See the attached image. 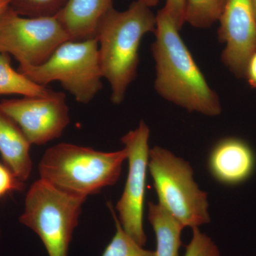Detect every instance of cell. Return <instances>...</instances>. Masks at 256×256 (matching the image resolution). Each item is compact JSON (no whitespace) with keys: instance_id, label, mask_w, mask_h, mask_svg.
<instances>
[{"instance_id":"obj_1","label":"cell","mask_w":256,"mask_h":256,"mask_svg":"<svg viewBox=\"0 0 256 256\" xmlns=\"http://www.w3.org/2000/svg\"><path fill=\"white\" fill-rule=\"evenodd\" d=\"M156 18V40L152 46L156 63V92L190 112L218 116L222 112L220 98L210 88L174 20L164 8Z\"/></svg>"},{"instance_id":"obj_2","label":"cell","mask_w":256,"mask_h":256,"mask_svg":"<svg viewBox=\"0 0 256 256\" xmlns=\"http://www.w3.org/2000/svg\"><path fill=\"white\" fill-rule=\"evenodd\" d=\"M156 24L151 8L138 0L124 11L111 8L99 22L94 38L98 43L102 78L110 85L112 104L124 101L137 76L140 42L146 34L154 33Z\"/></svg>"},{"instance_id":"obj_3","label":"cell","mask_w":256,"mask_h":256,"mask_svg":"<svg viewBox=\"0 0 256 256\" xmlns=\"http://www.w3.org/2000/svg\"><path fill=\"white\" fill-rule=\"evenodd\" d=\"M126 160L124 148L107 152L62 142L45 151L38 163V174L60 191L87 198L117 183Z\"/></svg>"},{"instance_id":"obj_4","label":"cell","mask_w":256,"mask_h":256,"mask_svg":"<svg viewBox=\"0 0 256 256\" xmlns=\"http://www.w3.org/2000/svg\"><path fill=\"white\" fill-rule=\"evenodd\" d=\"M86 198L36 180L28 190L20 222L41 239L48 256H68Z\"/></svg>"},{"instance_id":"obj_5","label":"cell","mask_w":256,"mask_h":256,"mask_svg":"<svg viewBox=\"0 0 256 256\" xmlns=\"http://www.w3.org/2000/svg\"><path fill=\"white\" fill-rule=\"evenodd\" d=\"M148 168L160 204L184 228L210 223L207 194L194 180L188 162L156 146L150 150Z\"/></svg>"},{"instance_id":"obj_6","label":"cell","mask_w":256,"mask_h":256,"mask_svg":"<svg viewBox=\"0 0 256 256\" xmlns=\"http://www.w3.org/2000/svg\"><path fill=\"white\" fill-rule=\"evenodd\" d=\"M18 72L42 86L60 82L82 104L92 102L102 88L96 38L64 42L45 63L38 66L18 67Z\"/></svg>"},{"instance_id":"obj_7","label":"cell","mask_w":256,"mask_h":256,"mask_svg":"<svg viewBox=\"0 0 256 256\" xmlns=\"http://www.w3.org/2000/svg\"><path fill=\"white\" fill-rule=\"evenodd\" d=\"M69 40L56 16L26 18L9 8L0 16V52L14 56L21 68L45 63Z\"/></svg>"},{"instance_id":"obj_8","label":"cell","mask_w":256,"mask_h":256,"mask_svg":"<svg viewBox=\"0 0 256 256\" xmlns=\"http://www.w3.org/2000/svg\"><path fill=\"white\" fill-rule=\"evenodd\" d=\"M150 128L143 120L134 130L121 138L127 151L128 174L124 191L117 204L118 220L122 228L138 244L146 242L143 226L146 170L149 163Z\"/></svg>"},{"instance_id":"obj_9","label":"cell","mask_w":256,"mask_h":256,"mask_svg":"<svg viewBox=\"0 0 256 256\" xmlns=\"http://www.w3.org/2000/svg\"><path fill=\"white\" fill-rule=\"evenodd\" d=\"M0 108L20 126L32 144L43 146L60 138L70 124L66 94L26 96L0 102Z\"/></svg>"},{"instance_id":"obj_10","label":"cell","mask_w":256,"mask_h":256,"mask_svg":"<svg viewBox=\"0 0 256 256\" xmlns=\"http://www.w3.org/2000/svg\"><path fill=\"white\" fill-rule=\"evenodd\" d=\"M218 35L226 44L222 60L238 76H246L248 60L256 52V18L250 0H227Z\"/></svg>"},{"instance_id":"obj_11","label":"cell","mask_w":256,"mask_h":256,"mask_svg":"<svg viewBox=\"0 0 256 256\" xmlns=\"http://www.w3.org/2000/svg\"><path fill=\"white\" fill-rule=\"evenodd\" d=\"M254 152L246 142L236 138H224L210 151L208 166L220 182L236 185L252 176L255 168Z\"/></svg>"},{"instance_id":"obj_12","label":"cell","mask_w":256,"mask_h":256,"mask_svg":"<svg viewBox=\"0 0 256 256\" xmlns=\"http://www.w3.org/2000/svg\"><path fill=\"white\" fill-rule=\"evenodd\" d=\"M114 0H68L56 15L72 41L95 37L98 24L112 6Z\"/></svg>"},{"instance_id":"obj_13","label":"cell","mask_w":256,"mask_h":256,"mask_svg":"<svg viewBox=\"0 0 256 256\" xmlns=\"http://www.w3.org/2000/svg\"><path fill=\"white\" fill-rule=\"evenodd\" d=\"M31 146L20 126L0 108V154L4 164L24 183L32 171Z\"/></svg>"},{"instance_id":"obj_14","label":"cell","mask_w":256,"mask_h":256,"mask_svg":"<svg viewBox=\"0 0 256 256\" xmlns=\"http://www.w3.org/2000/svg\"><path fill=\"white\" fill-rule=\"evenodd\" d=\"M148 220L156 236L154 256H178L184 227L160 204L149 202Z\"/></svg>"},{"instance_id":"obj_15","label":"cell","mask_w":256,"mask_h":256,"mask_svg":"<svg viewBox=\"0 0 256 256\" xmlns=\"http://www.w3.org/2000/svg\"><path fill=\"white\" fill-rule=\"evenodd\" d=\"M10 55L0 52V95L45 96L52 90L32 82L22 74L15 70L10 64Z\"/></svg>"},{"instance_id":"obj_16","label":"cell","mask_w":256,"mask_h":256,"mask_svg":"<svg viewBox=\"0 0 256 256\" xmlns=\"http://www.w3.org/2000/svg\"><path fill=\"white\" fill-rule=\"evenodd\" d=\"M227 0H186L185 22L193 28H210L220 20Z\"/></svg>"},{"instance_id":"obj_17","label":"cell","mask_w":256,"mask_h":256,"mask_svg":"<svg viewBox=\"0 0 256 256\" xmlns=\"http://www.w3.org/2000/svg\"><path fill=\"white\" fill-rule=\"evenodd\" d=\"M110 210L116 222V232L102 256H154V252L144 249L124 232L114 210Z\"/></svg>"},{"instance_id":"obj_18","label":"cell","mask_w":256,"mask_h":256,"mask_svg":"<svg viewBox=\"0 0 256 256\" xmlns=\"http://www.w3.org/2000/svg\"><path fill=\"white\" fill-rule=\"evenodd\" d=\"M68 0H10V8L26 18L56 16L65 6Z\"/></svg>"},{"instance_id":"obj_19","label":"cell","mask_w":256,"mask_h":256,"mask_svg":"<svg viewBox=\"0 0 256 256\" xmlns=\"http://www.w3.org/2000/svg\"><path fill=\"white\" fill-rule=\"evenodd\" d=\"M184 256H222L214 242L198 227L192 228V237Z\"/></svg>"},{"instance_id":"obj_20","label":"cell","mask_w":256,"mask_h":256,"mask_svg":"<svg viewBox=\"0 0 256 256\" xmlns=\"http://www.w3.org/2000/svg\"><path fill=\"white\" fill-rule=\"evenodd\" d=\"M24 183L20 181L8 166L0 163V198L12 192L22 191Z\"/></svg>"},{"instance_id":"obj_21","label":"cell","mask_w":256,"mask_h":256,"mask_svg":"<svg viewBox=\"0 0 256 256\" xmlns=\"http://www.w3.org/2000/svg\"><path fill=\"white\" fill-rule=\"evenodd\" d=\"M164 8L181 31L185 23L186 0H166Z\"/></svg>"},{"instance_id":"obj_22","label":"cell","mask_w":256,"mask_h":256,"mask_svg":"<svg viewBox=\"0 0 256 256\" xmlns=\"http://www.w3.org/2000/svg\"><path fill=\"white\" fill-rule=\"evenodd\" d=\"M246 76L250 86L256 88V52L248 60L246 72Z\"/></svg>"},{"instance_id":"obj_23","label":"cell","mask_w":256,"mask_h":256,"mask_svg":"<svg viewBox=\"0 0 256 256\" xmlns=\"http://www.w3.org/2000/svg\"><path fill=\"white\" fill-rule=\"evenodd\" d=\"M10 6V0H0V16Z\"/></svg>"},{"instance_id":"obj_24","label":"cell","mask_w":256,"mask_h":256,"mask_svg":"<svg viewBox=\"0 0 256 256\" xmlns=\"http://www.w3.org/2000/svg\"><path fill=\"white\" fill-rule=\"evenodd\" d=\"M138 1L140 2L142 4H146V6H149V8H153L156 6L159 3L160 0H138Z\"/></svg>"},{"instance_id":"obj_25","label":"cell","mask_w":256,"mask_h":256,"mask_svg":"<svg viewBox=\"0 0 256 256\" xmlns=\"http://www.w3.org/2000/svg\"><path fill=\"white\" fill-rule=\"evenodd\" d=\"M250 1H252V8H254L256 18V0H250Z\"/></svg>"},{"instance_id":"obj_26","label":"cell","mask_w":256,"mask_h":256,"mask_svg":"<svg viewBox=\"0 0 256 256\" xmlns=\"http://www.w3.org/2000/svg\"><path fill=\"white\" fill-rule=\"evenodd\" d=\"M0 242H1V228H0Z\"/></svg>"}]
</instances>
